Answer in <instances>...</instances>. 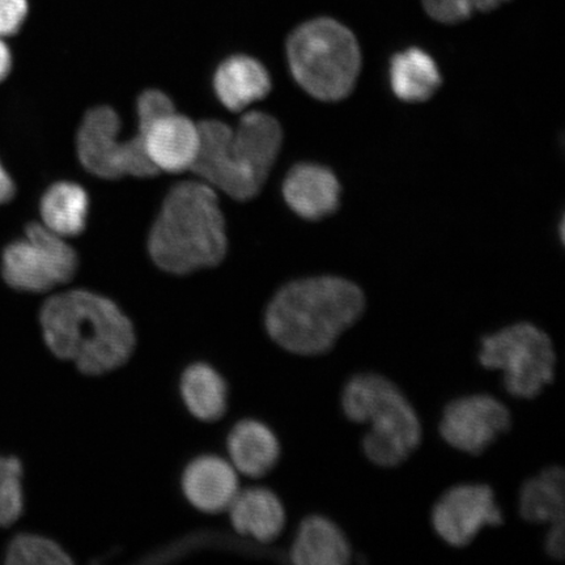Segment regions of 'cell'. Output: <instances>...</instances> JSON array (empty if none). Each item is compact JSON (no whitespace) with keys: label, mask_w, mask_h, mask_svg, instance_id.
Masks as SVG:
<instances>
[{"label":"cell","mask_w":565,"mask_h":565,"mask_svg":"<svg viewBox=\"0 0 565 565\" xmlns=\"http://www.w3.org/2000/svg\"><path fill=\"white\" fill-rule=\"evenodd\" d=\"M42 338L53 356L87 377L129 364L137 351L136 324L106 296L77 288L52 295L40 312Z\"/></svg>","instance_id":"cell-1"},{"label":"cell","mask_w":565,"mask_h":565,"mask_svg":"<svg viewBox=\"0 0 565 565\" xmlns=\"http://www.w3.org/2000/svg\"><path fill=\"white\" fill-rule=\"evenodd\" d=\"M366 296L355 281L317 275L287 282L265 310L268 338L295 356H321L362 320Z\"/></svg>","instance_id":"cell-2"},{"label":"cell","mask_w":565,"mask_h":565,"mask_svg":"<svg viewBox=\"0 0 565 565\" xmlns=\"http://www.w3.org/2000/svg\"><path fill=\"white\" fill-rule=\"evenodd\" d=\"M147 246L152 263L177 277L221 265L228 237L215 189L201 180L177 183L162 202Z\"/></svg>","instance_id":"cell-3"},{"label":"cell","mask_w":565,"mask_h":565,"mask_svg":"<svg viewBox=\"0 0 565 565\" xmlns=\"http://www.w3.org/2000/svg\"><path fill=\"white\" fill-rule=\"evenodd\" d=\"M200 127V151L192 171L212 189L236 201L263 190L282 146V129L267 113H246L236 127L206 119Z\"/></svg>","instance_id":"cell-4"},{"label":"cell","mask_w":565,"mask_h":565,"mask_svg":"<svg viewBox=\"0 0 565 565\" xmlns=\"http://www.w3.org/2000/svg\"><path fill=\"white\" fill-rule=\"evenodd\" d=\"M341 408L351 423L369 424L362 450L377 468H398L420 447L418 412L398 385L383 374L364 372L351 377L341 394Z\"/></svg>","instance_id":"cell-5"},{"label":"cell","mask_w":565,"mask_h":565,"mask_svg":"<svg viewBox=\"0 0 565 565\" xmlns=\"http://www.w3.org/2000/svg\"><path fill=\"white\" fill-rule=\"evenodd\" d=\"M286 52L294 79L317 100L342 102L356 88L362 49L355 34L338 20L318 18L296 28Z\"/></svg>","instance_id":"cell-6"},{"label":"cell","mask_w":565,"mask_h":565,"mask_svg":"<svg viewBox=\"0 0 565 565\" xmlns=\"http://www.w3.org/2000/svg\"><path fill=\"white\" fill-rule=\"evenodd\" d=\"M477 359L484 370L503 374L505 392L514 398L534 399L555 380L553 339L532 322H514L483 335Z\"/></svg>","instance_id":"cell-7"},{"label":"cell","mask_w":565,"mask_h":565,"mask_svg":"<svg viewBox=\"0 0 565 565\" xmlns=\"http://www.w3.org/2000/svg\"><path fill=\"white\" fill-rule=\"evenodd\" d=\"M77 268L79 257L74 247L42 224H31L25 237L3 253V278L21 292H51L73 280Z\"/></svg>","instance_id":"cell-8"},{"label":"cell","mask_w":565,"mask_h":565,"mask_svg":"<svg viewBox=\"0 0 565 565\" xmlns=\"http://www.w3.org/2000/svg\"><path fill=\"white\" fill-rule=\"evenodd\" d=\"M121 126V118L110 106H97L86 113L76 134V152L83 168L103 180L157 174L140 134L122 140Z\"/></svg>","instance_id":"cell-9"},{"label":"cell","mask_w":565,"mask_h":565,"mask_svg":"<svg viewBox=\"0 0 565 565\" xmlns=\"http://www.w3.org/2000/svg\"><path fill=\"white\" fill-rule=\"evenodd\" d=\"M512 413L491 394L477 393L451 399L439 424L441 439L469 456L484 454L500 436L510 433Z\"/></svg>","instance_id":"cell-10"},{"label":"cell","mask_w":565,"mask_h":565,"mask_svg":"<svg viewBox=\"0 0 565 565\" xmlns=\"http://www.w3.org/2000/svg\"><path fill=\"white\" fill-rule=\"evenodd\" d=\"M504 515L492 487L461 483L440 494L430 511V524L447 545L463 548L471 545L487 526L503 524Z\"/></svg>","instance_id":"cell-11"},{"label":"cell","mask_w":565,"mask_h":565,"mask_svg":"<svg viewBox=\"0 0 565 565\" xmlns=\"http://www.w3.org/2000/svg\"><path fill=\"white\" fill-rule=\"evenodd\" d=\"M148 160L158 173L192 171L200 151V127L192 119L172 111L138 129Z\"/></svg>","instance_id":"cell-12"},{"label":"cell","mask_w":565,"mask_h":565,"mask_svg":"<svg viewBox=\"0 0 565 565\" xmlns=\"http://www.w3.org/2000/svg\"><path fill=\"white\" fill-rule=\"evenodd\" d=\"M238 477L228 458L202 455L182 470L181 491L195 511L204 514L224 513L239 491Z\"/></svg>","instance_id":"cell-13"},{"label":"cell","mask_w":565,"mask_h":565,"mask_svg":"<svg viewBox=\"0 0 565 565\" xmlns=\"http://www.w3.org/2000/svg\"><path fill=\"white\" fill-rule=\"evenodd\" d=\"M342 186L330 168L316 162H300L286 175L282 196L296 215L306 221H323L341 203Z\"/></svg>","instance_id":"cell-14"},{"label":"cell","mask_w":565,"mask_h":565,"mask_svg":"<svg viewBox=\"0 0 565 565\" xmlns=\"http://www.w3.org/2000/svg\"><path fill=\"white\" fill-rule=\"evenodd\" d=\"M238 535L259 545H270L285 532L287 512L281 499L264 486L239 489L227 512Z\"/></svg>","instance_id":"cell-15"},{"label":"cell","mask_w":565,"mask_h":565,"mask_svg":"<svg viewBox=\"0 0 565 565\" xmlns=\"http://www.w3.org/2000/svg\"><path fill=\"white\" fill-rule=\"evenodd\" d=\"M228 461L249 479H263L277 468L281 458V444L266 423L246 418L233 426L225 440Z\"/></svg>","instance_id":"cell-16"},{"label":"cell","mask_w":565,"mask_h":565,"mask_svg":"<svg viewBox=\"0 0 565 565\" xmlns=\"http://www.w3.org/2000/svg\"><path fill=\"white\" fill-rule=\"evenodd\" d=\"M353 551L348 535L322 514L307 515L296 530L288 557L296 565H345Z\"/></svg>","instance_id":"cell-17"},{"label":"cell","mask_w":565,"mask_h":565,"mask_svg":"<svg viewBox=\"0 0 565 565\" xmlns=\"http://www.w3.org/2000/svg\"><path fill=\"white\" fill-rule=\"evenodd\" d=\"M270 73L257 60L233 55L218 65L214 75L217 100L231 111H243L270 95Z\"/></svg>","instance_id":"cell-18"},{"label":"cell","mask_w":565,"mask_h":565,"mask_svg":"<svg viewBox=\"0 0 565 565\" xmlns=\"http://www.w3.org/2000/svg\"><path fill=\"white\" fill-rule=\"evenodd\" d=\"M179 388L183 406L196 420L215 423L228 412L227 381L209 363L188 365L181 373Z\"/></svg>","instance_id":"cell-19"},{"label":"cell","mask_w":565,"mask_h":565,"mask_svg":"<svg viewBox=\"0 0 565 565\" xmlns=\"http://www.w3.org/2000/svg\"><path fill=\"white\" fill-rule=\"evenodd\" d=\"M388 82L401 102L420 104L430 100L441 87L436 61L419 47L395 54L388 66Z\"/></svg>","instance_id":"cell-20"},{"label":"cell","mask_w":565,"mask_h":565,"mask_svg":"<svg viewBox=\"0 0 565 565\" xmlns=\"http://www.w3.org/2000/svg\"><path fill=\"white\" fill-rule=\"evenodd\" d=\"M519 513L530 524L565 522V476L562 466H548L529 478L519 493Z\"/></svg>","instance_id":"cell-21"},{"label":"cell","mask_w":565,"mask_h":565,"mask_svg":"<svg viewBox=\"0 0 565 565\" xmlns=\"http://www.w3.org/2000/svg\"><path fill=\"white\" fill-rule=\"evenodd\" d=\"M42 225L66 238L86 230L89 198L75 182L62 181L46 190L41 200Z\"/></svg>","instance_id":"cell-22"},{"label":"cell","mask_w":565,"mask_h":565,"mask_svg":"<svg viewBox=\"0 0 565 565\" xmlns=\"http://www.w3.org/2000/svg\"><path fill=\"white\" fill-rule=\"evenodd\" d=\"M4 562L9 565H68L74 559L61 543L49 536L24 533L10 542Z\"/></svg>","instance_id":"cell-23"},{"label":"cell","mask_w":565,"mask_h":565,"mask_svg":"<svg viewBox=\"0 0 565 565\" xmlns=\"http://www.w3.org/2000/svg\"><path fill=\"white\" fill-rule=\"evenodd\" d=\"M23 465L13 456H0V529L10 527L24 512Z\"/></svg>","instance_id":"cell-24"},{"label":"cell","mask_w":565,"mask_h":565,"mask_svg":"<svg viewBox=\"0 0 565 565\" xmlns=\"http://www.w3.org/2000/svg\"><path fill=\"white\" fill-rule=\"evenodd\" d=\"M424 10L443 24H458L477 12L475 0H423Z\"/></svg>","instance_id":"cell-25"},{"label":"cell","mask_w":565,"mask_h":565,"mask_svg":"<svg viewBox=\"0 0 565 565\" xmlns=\"http://www.w3.org/2000/svg\"><path fill=\"white\" fill-rule=\"evenodd\" d=\"M174 104L164 92L159 89L145 90L138 98L137 115H138V129H143L168 113L174 111Z\"/></svg>","instance_id":"cell-26"},{"label":"cell","mask_w":565,"mask_h":565,"mask_svg":"<svg viewBox=\"0 0 565 565\" xmlns=\"http://www.w3.org/2000/svg\"><path fill=\"white\" fill-rule=\"evenodd\" d=\"M26 13V0H0V38L18 33Z\"/></svg>","instance_id":"cell-27"},{"label":"cell","mask_w":565,"mask_h":565,"mask_svg":"<svg viewBox=\"0 0 565 565\" xmlns=\"http://www.w3.org/2000/svg\"><path fill=\"white\" fill-rule=\"evenodd\" d=\"M545 551L551 559L563 562L565 551V522L548 525L545 535Z\"/></svg>","instance_id":"cell-28"},{"label":"cell","mask_w":565,"mask_h":565,"mask_svg":"<svg viewBox=\"0 0 565 565\" xmlns=\"http://www.w3.org/2000/svg\"><path fill=\"white\" fill-rule=\"evenodd\" d=\"M15 194V183H13L9 173L0 164V204L10 202Z\"/></svg>","instance_id":"cell-29"},{"label":"cell","mask_w":565,"mask_h":565,"mask_svg":"<svg viewBox=\"0 0 565 565\" xmlns=\"http://www.w3.org/2000/svg\"><path fill=\"white\" fill-rule=\"evenodd\" d=\"M12 67V55L9 46L4 44L0 38V82H3L9 76Z\"/></svg>","instance_id":"cell-30"},{"label":"cell","mask_w":565,"mask_h":565,"mask_svg":"<svg viewBox=\"0 0 565 565\" xmlns=\"http://www.w3.org/2000/svg\"><path fill=\"white\" fill-rule=\"evenodd\" d=\"M507 2H510V0H475L477 12L493 11Z\"/></svg>","instance_id":"cell-31"}]
</instances>
